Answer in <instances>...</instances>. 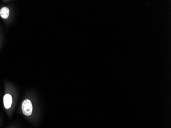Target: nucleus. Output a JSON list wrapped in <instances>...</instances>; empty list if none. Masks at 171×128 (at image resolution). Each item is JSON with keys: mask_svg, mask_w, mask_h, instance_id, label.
I'll use <instances>...</instances> for the list:
<instances>
[{"mask_svg": "<svg viewBox=\"0 0 171 128\" xmlns=\"http://www.w3.org/2000/svg\"><path fill=\"white\" fill-rule=\"evenodd\" d=\"M22 111L25 116H29L31 115L33 111V106L29 99H25L23 101L22 105Z\"/></svg>", "mask_w": 171, "mask_h": 128, "instance_id": "obj_1", "label": "nucleus"}, {"mask_svg": "<svg viewBox=\"0 0 171 128\" xmlns=\"http://www.w3.org/2000/svg\"><path fill=\"white\" fill-rule=\"evenodd\" d=\"M3 102L5 108L6 109H8L12 107V95L9 94H6L3 97Z\"/></svg>", "mask_w": 171, "mask_h": 128, "instance_id": "obj_2", "label": "nucleus"}, {"mask_svg": "<svg viewBox=\"0 0 171 128\" xmlns=\"http://www.w3.org/2000/svg\"><path fill=\"white\" fill-rule=\"evenodd\" d=\"M9 9L7 7H3L0 9V16L3 19H7L9 16Z\"/></svg>", "mask_w": 171, "mask_h": 128, "instance_id": "obj_3", "label": "nucleus"}]
</instances>
